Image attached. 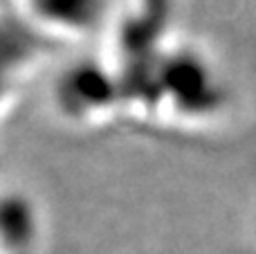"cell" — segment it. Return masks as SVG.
I'll list each match as a JSON object with an SVG mask.
<instances>
[{"label":"cell","mask_w":256,"mask_h":254,"mask_svg":"<svg viewBox=\"0 0 256 254\" xmlns=\"http://www.w3.org/2000/svg\"><path fill=\"white\" fill-rule=\"evenodd\" d=\"M52 108L58 120L74 128H104L124 115L122 81L102 54L74 58L54 76Z\"/></svg>","instance_id":"obj_1"},{"label":"cell","mask_w":256,"mask_h":254,"mask_svg":"<svg viewBox=\"0 0 256 254\" xmlns=\"http://www.w3.org/2000/svg\"><path fill=\"white\" fill-rule=\"evenodd\" d=\"M54 45L0 0V128L43 74Z\"/></svg>","instance_id":"obj_2"},{"label":"cell","mask_w":256,"mask_h":254,"mask_svg":"<svg viewBox=\"0 0 256 254\" xmlns=\"http://www.w3.org/2000/svg\"><path fill=\"white\" fill-rule=\"evenodd\" d=\"M52 43L79 38L97 25L102 0H2Z\"/></svg>","instance_id":"obj_3"}]
</instances>
